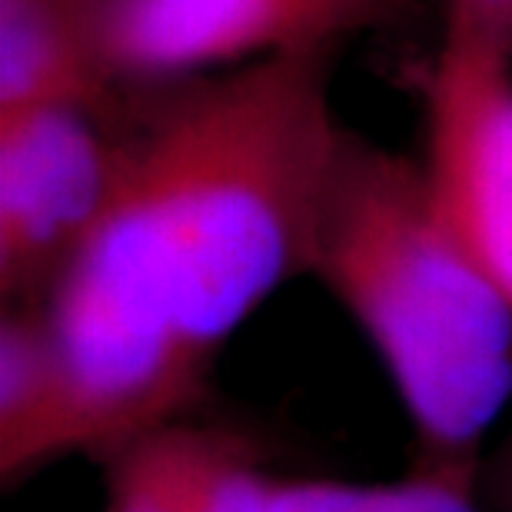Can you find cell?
Segmentation results:
<instances>
[{"label": "cell", "mask_w": 512, "mask_h": 512, "mask_svg": "<svg viewBox=\"0 0 512 512\" xmlns=\"http://www.w3.org/2000/svg\"><path fill=\"white\" fill-rule=\"evenodd\" d=\"M336 54L114 87L124 180L47 300L70 376V456L104 459L193 413L230 336L306 273L343 127Z\"/></svg>", "instance_id": "obj_1"}, {"label": "cell", "mask_w": 512, "mask_h": 512, "mask_svg": "<svg viewBox=\"0 0 512 512\" xmlns=\"http://www.w3.org/2000/svg\"><path fill=\"white\" fill-rule=\"evenodd\" d=\"M306 273L380 356L413 429L409 469L479 489L512 403V300L443 220L423 163L343 124Z\"/></svg>", "instance_id": "obj_2"}, {"label": "cell", "mask_w": 512, "mask_h": 512, "mask_svg": "<svg viewBox=\"0 0 512 512\" xmlns=\"http://www.w3.org/2000/svg\"><path fill=\"white\" fill-rule=\"evenodd\" d=\"M127 124L114 87L0 110V303H47L114 203Z\"/></svg>", "instance_id": "obj_3"}, {"label": "cell", "mask_w": 512, "mask_h": 512, "mask_svg": "<svg viewBox=\"0 0 512 512\" xmlns=\"http://www.w3.org/2000/svg\"><path fill=\"white\" fill-rule=\"evenodd\" d=\"M419 0H104L94 64L107 87L210 74L263 57L340 50L416 27Z\"/></svg>", "instance_id": "obj_4"}, {"label": "cell", "mask_w": 512, "mask_h": 512, "mask_svg": "<svg viewBox=\"0 0 512 512\" xmlns=\"http://www.w3.org/2000/svg\"><path fill=\"white\" fill-rule=\"evenodd\" d=\"M423 97L429 193L512 300V50L443 37Z\"/></svg>", "instance_id": "obj_5"}, {"label": "cell", "mask_w": 512, "mask_h": 512, "mask_svg": "<svg viewBox=\"0 0 512 512\" xmlns=\"http://www.w3.org/2000/svg\"><path fill=\"white\" fill-rule=\"evenodd\" d=\"M104 463V512H263L273 476L227 426L173 416L140 429Z\"/></svg>", "instance_id": "obj_6"}, {"label": "cell", "mask_w": 512, "mask_h": 512, "mask_svg": "<svg viewBox=\"0 0 512 512\" xmlns=\"http://www.w3.org/2000/svg\"><path fill=\"white\" fill-rule=\"evenodd\" d=\"M70 456V376L47 303L0 313V483L14 489Z\"/></svg>", "instance_id": "obj_7"}, {"label": "cell", "mask_w": 512, "mask_h": 512, "mask_svg": "<svg viewBox=\"0 0 512 512\" xmlns=\"http://www.w3.org/2000/svg\"><path fill=\"white\" fill-rule=\"evenodd\" d=\"M100 7L104 0H0V110L107 87L94 64Z\"/></svg>", "instance_id": "obj_8"}, {"label": "cell", "mask_w": 512, "mask_h": 512, "mask_svg": "<svg viewBox=\"0 0 512 512\" xmlns=\"http://www.w3.org/2000/svg\"><path fill=\"white\" fill-rule=\"evenodd\" d=\"M263 512H486L473 486L409 469L396 483L273 476Z\"/></svg>", "instance_id": "obj_9"}, {"label": "cell", "mask_w": 512, "mask_h": 512, "mask_svg": "<svg viewBox=\"0 0 512 512\" xmlns=\"http://www.w3.org/2000/svg\"><path fill=\"white\" fill-rule=\"evenodd\" d=\"M512 0H446L443 37L459 40H493Z\"/></svg>", "instance_id": "obj_10"}, {"label": "cell", "mask_w": 512, "mask_h": 512, "mask_svg": "<svg viewBox=\"0 0 512 512\" xmlns=\"http://www.w3.org/2000/svg\"><path fill=\"white\" fill-rule=\"evenodd\" d=\"M479 496L493 512H512V426L486 456L479 473Z\"/></svg>", "instance_id": "obj_11"}, {"label": "cell", "mask_w": 512, "mask_h": 512, "mask_svg": "<svg viewBox=\"0 0 512 512\" xmlns=\"http://www.w3.org/2000/svg\"><path fill=\"white\" fill-rule=\"evenodd\" d=\"M493 44H499V47L512 50V7H509V14L503 17V24H499L496 37H493Z\"/></svg>", "instance_id": "obj_12"}]
</instances>
